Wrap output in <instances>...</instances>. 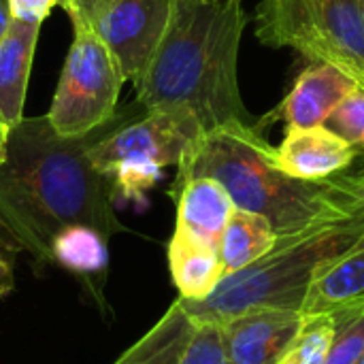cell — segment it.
Returning a JSON list of instances; mask_svg holds the SVG:
<instances>
[{"label":"cell","mask_w":364,"mask_h":364,"mask_svg":"<svg viewBox=\"0 0 364 364\" xmlns=\"http://www.w3.org/2000/svg\"><path fill=\"white\" fill-rule=\"evenodd\" d=\"M275 147L260 122H232L203 132L177 166L173 186L192 177H211L224 186L237 209L258 213L277 235L350 218L364 211V198L348 173L322 181H303L275 164Z\"/></svg>","instance_id":"obj_3"},{"label":"cell","mask_w":364,"mask_h":364,"mask_svg":"<svg viewBox=\"0 0 364 364\" xmlns=\"http://www.w3.org/2000/svg\"><path fill=\"white\" fill-rule=\"evenodd\" d=\"M360 158H363V162H360V166L354 171V173H350V171H346L348 173V177H350V181L354 183V188L358 190V194L364 198V151L360 154Z\"/></svg>","instance_id":"obj_26"},{"label":"cell","mask_w":364,"mask_h":364,"mask_svg":"<svg viewBox=\"0 0 364 364\" xmlns=\"http://www.w3.org/2000/svg\"><path fill=\"white\" fill-rule=\"evenodd\" d=\"M6 143H9V128L0 124V164L6 160Z\"/></svg>","instance_id":"obj_28"},{"label":"cell","mask_w":364,"mask_h":364,"mask_svg":"<svg viewBox=\"0 0 364 364\" xmlns=\"http://www.w3.org/2000/svg\"><path fill=\"white\" fill-rule=\"evenodd\" d=\"M53 6H60V0H9L11 19L38 26L49 17Z\"/></svg>","instance_id":"obj_23"},{"label":"cell","mask_w":364,"mask_h":364,"mask_svg":"<svg viewBox=\"0 0 364 364\" xmlns=\"http://www.w3.org/2000/svg\"><path fill=\"white\" fill-rule=\"evenodd\" d=\"M303 322L301 311L254 309L222 324L230 364H279Z\"/></svg>","instance_id":"obj_9"},{"label":"cell","mask_w":364,"mask_h":364,"mask_svg":"<svg viewBox=\"0 0 364 364\" xmlns=\"http://www.w3.org/2000/svg\"><path fill=\"white\" fill-rule=\"evenodd\" d=\"M247 26L243 0H171L164 34L134 83L145 109L183 107L203 132L252 124L239 90V47Z\"/></svg>","instance_id":"obj_2"},{"label":"cell","mask_w":364,"mask_h":364,"mask_svg":"<svg viewBox=\"0 0 364 364\" xmlns=\"http://www.w3.org/2000/svg\"><path fill=\"white\" fill-rule=\"evenodd\" d=\"M203 134L198 119L183 107L147 109L90 149L92 164L113 183L115 198L143 200L164 166H179Z\"/></svg>","instance_id":"obj_6"},{"label":"cell","mask_w":364,"mask_h":364,"mask_svg":"<svg viewBox=\"0 0 364 364\" xmlns=\"http://www.w3.org/2000/svg\"><path fill=\"white\" fill-rule=\"evenodd\" d=\"M360 241H364V211L279 235L267 256L224 275L207 299H179V303L192 322L220 326L254 309L301 311L314 275Z\"/></svg>","instance_id":"obj_4"},{"label":"cell","mask_w":364,"mask_h":364,"mask_svg":"<svg viewBox=\"0 0 364 364\" xmlns=\"http://www.w3.org/2000/svg\"><path fill=\"white\" fill-rule=\"evenodd\" d=\"M326 128L339 134L343 141L364 151V87L356 85L328 115Z\"/></svg>","instance_id":"obj_22"},{"label":"cell","mask_w":364,"mask_h":364,"mask_svg":"<svg viewBox=\"0 0 364 364\" xmlns=\"http://www.w3.org/2000/svg\"><path fill=\"white\" fill-rule=\"evenodd\" d=\"M166 258L173 284L183 301L207 299L226 275L220 250L196 241L181 230L173 232L166 247Z\"/></svg>","instance_id":"obj_14"},{"label":"cell","mask_w":364,"mask_h":364,"mask_svg":"<svg viewBox=\"0 0 364 364\" xmlns=\"http://www.w3.org/2000/svg\"><path fill=\"white\" fill-rule=\"evenodd\" d=\"M360 296H364V241L314 275L301 314L335 311Z\"/></svg>","instance_id":"obj_15"},{"label":"cell","mask_w":364,"mask_h":364,"mask_svg":"<svg viewBox=\"0 0 364 364\" xmlns=\"http://www.w3.org/2000/svg\"><path fill=\"white\" fill-rule=\"evenodd\" d=\"M145 111L134 100L79 136H60L47 117H23L9 130L0 228L38 267L49 264L51 241L64 228L87 226L107 239L126 230L115 213L113 183L92 164L90 149Z\"/></svg>","instance_id":"obj_1"},{"label":"cell","mask_w":364,"mask_h":364,"mask_svg":"<svg viewBox=\"0 0 364 364\" xmlns=\"http://www.w3.org/2000/svg\"><path fill=\"white\" fill-rule=\"evenodd\" d=\"M358 151L326 126L286 128V136L275 147V164L290 177L303 181H322L352 168Z\"/></svg>","instance_id":"obj_10"},{"label":"cell","mask_w":364,"mask_h":364,"mask_svg":"<svg viewBox=\"0 0 364 364\" xmlns=\"http://www.w3.org/2000/svg\"><path fill=\"white\" fill-rule=\"evenodd\" d=\"M105 0H75L73 4V11H70V21H73V28L75 26H87L92 15L96 13V9L102 4Z\"/></svg>","instance_id":"obj_25"},{"label":"cell","mask_w":364,"mask_h":364,"mask_svg":"<svg viewBox=\"0 0 364 364\" xmlns=\"http://www.w3.org/2000/svg\"><path fill=\"white\" fill-rule=\"evenodd\" d=\"M358 83L333 64H309L294 81L279 105L286 126L311 128L324 126L335 107Z\"/></svg>","instance_id":"obj_11"},{"label":"cell","mask_w":364,"mask_h":364,"mask_svg":"<svg viewBox=\"0 0 364 364\" xmlns=\"http://www.w3.org/2000/svg\"><path fill=\"white\" fill-rule=\"evenodd\" d=\"M194 322L179 299L171 303L164 316L134 343L115 364H179L192 337Z\"/></svg>","instance_id":"obj_16"},{"label":"cell","mask_w":364,"mask_h":364,"mask_svg":"<svg viewBox=\"0 0 364 364\" xmlns=\"http://www.w3.org/2000/svg\"><path fill=\"white\" fill-rule=\"evenodd\" d=\"M73 4H75V0H60V6L70 15V11H73Z\"/></svg>","instance_id":"obj_29"},{"label":"cell","mask_w":364,"mask_h":364,"mask_svg":"<svg viewBox=\"0 0 364 364\" xmlns=\"http://www.w3.org/2000/svg\"><path fill=\"white\" fill-rule=\"evenodd\" d=\"M49 264L81 277L100 275L109 264V239L87 226L64 228L51 241Z\"/></svg>","instance_id":"obj_18"},{"label":"cell","mask_w":364,"mask_h":364,"mask_svg":"<svg viewBox=\"0 0 364 364\" xmlns=\"http://www.w3.org/2000/svg\"><path fill=\"white\" fill-rule=\"evenodd\" d=\"M171 194L177 200L175 230L220 250L222 235L237 209L224 186L211 177H192L173 186Z\"/></svg>","instance_id":"obj_12"},{"label":"cell","mask_w":364,"mask_h":364,"mask_svg":"<svg viewBox=\"0 0 364 364\" xmlns=\"http://www.w3.org/2000/svg\"><path fill=\"white\" fill-rule=\"evenodd\" d=\"M38 30V23L11 19V26L0 41V124L9 130L23 119V102Z\"/></svg>","instance_id":"obj_13"},{"label":"cell","mask_w":364,"mask_h":364,"mask_svg":"<svg viewBox=\"0 0 364 364\" xmlns=\"http://www.w3.org/2000/svg\"><path fill=\"white\" fill-rule=\"evenodd\" d=\"M256 36L309 64H333L364 87V0H260Z\"/></svg>","instance_id":"obj_5"},{"label":"cell","mask_w":364,"mask_h":364,"mask_svg":"<svg viewBox=\"0 0 364 364\" xmlns=\"http://www.w3.org/2000/svg\"><path fill=\"white\" fill-rule=\"evenodd\" d=\"M171 0H105L90 28L107 45L126 81L145 73L168 23Z\"/></svg>","instance_id":"obj_8"},{"label":"cell","mask_w":364,"mask_h":364,"mask_svg":"<svg viewBox=\"0 0 364 364\" xmlns=\"http://www.w3.org/2000/svg\"><path fill=\"white\" fill-rule=\"evenodd\" d=\"M73 45L47 111V122L60 136L85 134L117 113L126 83L115 58L90 26H75Z\"/></svg>","instance_id":"obj_7"},{"label":"cell","mask_w":364,"mask_h":364,"mask_svg":"<svg viewBox=\"0 0 364 364\" xmlns=\"http://www.w3.org/2000/svg\"><path fill=\"white\" fill-rule=\"evenodd\" d=\"M277 239L279 235L267 218L235 209L220 241V258L226 275L241 271L267 256L275 247Z\"/></svg>","instance_id":"obj_17"},{"label":"cell","mask_w":364,"mask_h":364,"mask_svg":"<svg viewBox=\"0 0 364 364\" xmlns=\"http://www.w3.org/2000/svg\"><path fill=\"white\" fill-rule=\"evenodd\" d=\"M360 364H364V358H363V363H360Z\"/></svg>","instance_id":"obj_30"},{"label":"cell","mask_w":364,"mask_h":364,"mask_svg":"<svg viewBox=\"0 0 364 364\" xmlns=\"http://www.w3.org/2000/svg\"><path fill=\"white\" fill-rule=\"evenodd\" d=\"M335 316V337L326 364H360L364 358V296L339 307Z\"/></svg>","instance_id":"obj_20"},{"label":"cell","mask_w":364,"mask_h":364,"mask_svg":"<svg viewBox=\"0 0 364 364\" xmlns=\"http://www.w3.org/2000/svg\"><path fill=\"white\" fill-rule=\"evenodd\" d=\"M179 364H230L222 326L194 322L192 337L179 358Z\"/></svg>","instance_id":"obj_21"},{"label":"cell","mask_w":364,"mask_h":364,"mask_svg":"<svg viewBox=\"0 0 364 364\" xmlns=\"http://www.w3.org/2000/svg\"><path fill=\"white\" fill-rule=\"evenodd\" d=\"M6 239H9V235L0 228V299L11 294L13 288H15L13 260H11V252H9Z\"/></svg>","instance_id":"obj_24"},{"label":"cell","mask_w":364,"mask_h":364,"mask_svg":"<svg viewBox=\"0 0 364 364\" xmlns=\"http://www.w3.org/2000/svg\"><path fill=\"white\" fill-rule=\"evenodd\" d=\"M335 337V316L326 314H303L299 333L286 350L279 364H326Z\"/></svg>","instance_id":"obj_19"},{"label":"cell","mask_w":364,"mask_h":364,"mask_svg":"<svg viewBox=\"0 0 364 364\" xmlns=\"http://www.w3.org/2000/svg\"><path fill=\"white\" fill-rule=\"evenodd\" d=\"M11 26V9H9V0H0V41L4 38L6 30Z\"/></svg>","instance_id":"obj_27"}]
</instances>
